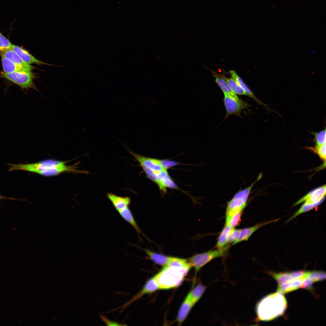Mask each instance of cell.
Segmentation results:
<instances>
[{
    "label": "cell",
    "instance_id": "obj_20",
    "mask_svg": "<svg viewBox=\"0 0 326 326\" xmlns=\"http://www.w3.org/2000/svg\"><path fill=\"white\" fill-rule=\"evenodd\" d=\"M1 56L3 72H4L10 73L21 71L30 72L26 68L15 63L8 59L2 56Z\"/></svg>",
    "mask_w": 326,
    "mask_h": 326
},
{
    "label": "cell",
    "instance_id": "obj_27",
    "mask_svg": "<svg viewBox=\"0 0 326 326\" xmlns=\"http://www.w3.org/2000/svg\"><path fill=\"white\" fill-rule=\"evenodd\" d=\"M12 43L0 32V54L11 49Z\"/></svg>",
    "mask_w": 326,
    "mask_h": 326
},
{
    "label": "cell",
    "instance_id": "obj_6",
    "mask_svg": "<svg viewBox=\"0 0 326 326\" xmlns=\"http://www.w3.org/2000/svg\"><path fill=\"white\" fill-rule=\"evenodd\" d=\"M228 247L222 249L210 250L202 253L195 254L188 259L196 273L204 265L212 260L225 256L227 254Z\"/></svg>",
    "mask_w": 326,
    "mask_h": 326
},
{
    "label": "cell",
    "instance_id": "obj_12",
    "mask_svg": "<svg viewBox=\"0 0 326 326\" xmlns=\"http://www.w3.org/2000/svg\"><path fill=\"white\" fill-rule=\"evenodd\" d=\"M155 183L158 185L160 190L164 193L166 192L167 188L179 189L178 187L166 169L156 173V178Z\"/></svg>",
    "mask_w": 326,
    "mask_h": 326
},
{
    "label": "cell",
    "instance_id": "obj_14",
    "mask_svg": "<svg viewBox=\"0 0 326 326\" xmlns=\"http://www.w3.org/2000/svg\"><path fill=\"white\" fill-rule=\"evenodd\" d=\"M107 197L118 212L129 207L131 203V199L128 196L122 197L108 193Z\"/></svg>",
    "mask_w": 326,
    "mask_h": 326
},
{
    "label": "cell",
    "instance_id": "obj_25",
    "mask_svg": "<svg viewBox=\"0 0 326 326\" xmlns=\"http://www.w3.org/2000/svg\"><path fill=\"white\" fill-rule=\"evenodd\" d=\"M222 76L235 94L239 95H244L247 96L245 91L235 79L232 77L228 78L224 76Z\"/></svg>",
    "mask_w": 326,
    "mask_h": 326
},
{
    "label": "cell",
    "instance_id": "obj_18",
    "mask_svg": "<svg viewBox=\"0 0 326 326\" xmlns=\"http://www.w3.org/2000/svg\"><path fill=\"white\" fill-rule=\"evenodd\" d=\"M15 63L27 69L29 71H32L36 69L34 66L29 65L23 61L19 56L11 49L8 50L0 54Z\"/></svg>",
    "mask_w": 326,
    "mask_h": 326
},
{
    "label": "cell",
    "instance_id": "obj_21",
    "mask_svg": "<svg viewBox=\"0 0 326 326\" xmlns=\"http://www.w3.org/2000/svg\"><path fill=\"white\" fill-rule=\"evenodd\" d=\"M207 287L200 283L193 288L187 296L194 305L200 299Z\"/></svg>",
    "mask_w": 326,
    "mask_h": 326
},
{
    "label": "cell",
    "instance_id": "obj_35",
    "mask_svg": "<svg viewBox=\"0 0 326 326\" xmlns=\"http://www.w3.org/2000/svg\"><path fill=\"white\" fill-rule=\"evenodd\" d=\"M2 196H0V198H2Z\"/></svg>",
    "mask_w": 326,
    "mask_h": 326
},
{
    "label": "cell",
    "instance_id": "obj_16",
    "mask_svg": "<svg viewBox=\"0 0 326 326\" xmlns=\"http://www.w3.org/2000/svg\"><path fill=\"white\" fill-rule=\"evenodd\" d=\"M229 73L231 75L232 78L235 80L238 84L244 90L247 96L251 98L254 100L259 104L262 105L265 108H268L267 106V105L263 103L255 95L252 91L244 83L242 79L238 75L235 70H230L229 72Z\"/></svg>",
    "mask_w": 326,
    "mask_h": 326
},
{
    "label": "cell",
    "instance_id": "obj_4",
    "mask_svg": "<svg viewBox=\"0 0 326 326\" xmlns=\"http://www.w3.org/2000/svg\"><path fill=\"white\" fill-rule=\"evenodd\" d=\"M260 174L256 180L250 185L239 190L227 203L225 221L237 213L242 212L246 207L250 195L255 184L261 178Z\"/></svg>",
    "mask_w": 326,
    "mask_h": 326
},
{
    "label": "cell",
    "instance_id": "obj_31",
    "mask_svg": "<svg viewBox=\"0 0 326 326\" xmlns=\"http://www.w3.org/2000/svg\"><path fill=\"white\" fill-rule=\"evenodd\" d=\"M315 152L320 158L323 161L326 159V144L318 145H316L315 148H311Z\"/></svg>",
    "mask_w": 326,
    "mask_h": 326
},
{
    "label": "cell",
    "instance_id": "obj_17",
    "mask_svg": "<svg viewBox=\"0 0 326 326\" xmlns=\"http://www.w3.org/2000/svg\"><path fill=\"white\" fill-rule=\"evenodd\" d=\"M142 250L145 251L150 260L155 263L163 267L168 264L172 257L155 252L148 249H142Z\"/></svg>",
    "mask_w": 326,
    "mask_h": 326
},
{
    "label": "cell",
    "instance_id": "obj_22",
    "mask_svg": "<svg viewBox=\"0 0 326 326\" xmlns=\"http://www.w3.org/2000/svg\"><path fill=\"white\" fill-rule=\"evenodd\" d=\"M118 212L124 220L133 227L138 235L140 233L143 234L137 224L132 213L129 207Z\"/></svg>",
    "mask_w": 326,
    "mask_h": 326
},
{
    "label": "cell",
    "instance_id": "obj_23",
    "mask_svg": "<svg viewBox=\"0 0 326 326\" xmlns=\"http://www.w3.org/2000/svg\"><path fill=\"white\" fill-rule=\"evenodd\" d=\"M213 76L215 78V82L222 90L224 94L236 96L237 95L232 90L222 75L212 71Z\"/></svg>",
    "mask_w": 326,
    "mask_h": 326
},
{
    "label": "cell",
    "instance_id": "obj_13",
    "mask_svg": "<svg viewBox=\"0 0 326 326\" xmlns=\"http://www.w3.org/2000/svg\"><path fill=\"white\" fill-rule=\"evenodd\" d=\"M11 49L23 61L28 64H35L39 65H44L53 66V65L48 63L37 59L30 53L28 51L21 47L12 44Z\"/></svg>",
    "mask_w": 326,
    "mask_h": 326
},
{
    "label": "cell",
    "instance_id": "obj_28",
    "mask_svg": "<svg viewBox=\"0 0 326 326\" xmlns=\"http://www.w3.org/2000/svg\"><path fill=\"white\" fill-rule=\"evenodd\" d=\"M316 145H321L326 144V133L325 129L317 133H313Z\"/></svg>",
    "mask_w": 326,
    "mask_h": 326
},
{
    "label": "cell",
    "instance_id": "obj_11",
    "mask_svg": "<svg viewBox=\"0 0 326 326\" xmlns=\"http://www.w3.org/2000/svg\"><path fill=\"white\" fill-rule=\"evenodd\" d=\"M326 186L325 185L314 189L303 196L296 202L294 206L297 205L305 201V203L315 204L322 202L325 199L326 194Z\"/></svg>",
    "mask_w": 326,
    "mask_h": 326
},
{
    "label": "cell",
    "instance_id": "obj_2",
    "mask_svg": "<svg viewBox=\"0 0 326 326\" xmlns=\"http://www.w3.org/2000/svg\"><path fill=\"white\" fill-rule=\"evenodd\" d=\"M66 161L48 159L32 163L10 164L9 171L21 170L46 177L57 175L64 172L75 174L85 173V171L78 169L77 163L68 165Z\"/></svg>",
    "mask_w": 326,
    "mask_h": 326
},
{
    "label": "cell",
    "instance_id": "obj_29",
    "mask_svg": "<svg viewBox=\"0 0 326 326\" xmlns=\"http://www.w3.org/2000/svg\"><path fill=\"white\" fill-rule=\"evenodd\" d=\"M241 213L240 212L237 213L228 220L225 221V225L229 226L232 229H234L239 224L241 219Z\"/></svg>",
    "mask_w": 326,
    "mask_h": 326
},
{
    "label": "cell",
    "instance_id": "obj_7",
    "mask_svg": "<svg viewBox=\"0 0 326 326\" xmlns=\"http://www.w3.org/2000/svg\"><path fill=\"white\" fill-rule=\"evenodd\" d=\"M311 272L302 270L292 271L289 279L283 284L278 286L277 291L284 294L302 288Z\"/></svg>",
    "mask_w": 326,
    "mask_h": 326
},
{
    "label": "cell",
    "instance_id": "obj_26",
    "mask_svg": "<svg viewBox=\"0 0 326 326\" xmlns=\"http://www.w3.org/2000/svg\"><path fill=\"white\" fill-rule=\"evenodd\" d=\"M322 202H321L315 204H310L305 203L300 208L286 221L287 223L299 215L303 213L308 212L320 205Z\"/></svg>",
    "mask_w": 326,
    "mask_h": 326
},
{
    "label": "cell",
    "instance_id": "obj_9",
    "mask_svg": "<svg viewBox=\"0 0 326 326\" xmlns=\"http://www.w3.org/2000/svg\"><path fill=\"white\" fill-rule=\"evenodd\" d=\"M159 289L158 285L154 276L146 282L139 292L134 295L127 302L117 308H121V312L132 303L141 298L145 295L152 293Z\"/></svg>",
    "mask_w": 326,
    "mask_h": 326
},
{
    "label": "cell",
    "instance_id": "obj_34",
    "mask_svg": "<svg viewBox=\"0 0 326 326\" xmlns=\"http://www.w3.org/2000/svg\"><path fill=\"white\" fill-rule=\"evenodd\" d=\"M101 319L102 320V321H103L105 323V324H106L107 325H108V326H110V325H111V326L112 325L120 326V325H123L121 324H120L119 323H118V322H117L111 321L109 319H108V318H107L105 316H104V315H101Z\"/></svg>",
    "mask_w": 326,
    "mask_h": 326
},
{
    "label": "cell",
    "instance_id": "obj_10",
    "mask_svg": "<svg viewBox=\"0 0 326 326\" xmlns=\"http://www.w3.org/2000/svg\"><path fill=\"white\" fill-rule=\"evenodd\" d=\"M127 149L141 166L145 167L156 173L165 169L161 164V160L142 156L135 153L129 149Z\"/></svg>",
    "mask_w": 326,
    "mask_h": 326
},
{
    "label": "cell",
    "instance_id": "obj_3",
    "mask_svg": "<svg viewBox=\"0 0 326 326\" xmlns=\"http://www.w3.org/2000/svg\"><path fill=\"white\" fill-rule=\"evenodd\" d=\"M287 305V301L282 293L277 292L262 298L255 306L256 320L269 321L282 315Z\"/></svg>",
    "mask_w": 326,
    "mask_h": 326
},
{
    "label": "cell",
    "instance_id": "obj_5",
    "mask_svg": "<svg viewBox=\"0 0 326 326\" xmlns=\"http://www.w3.org/2000/svg\"><path fill=\"white\" fill-rule=\"evenodd\" d=\"M34 75L32 72L18 71L10 73L2 72L0 78L5 79L19 86L23 91L32 88L40 93L34 81Z\"/></svg>",
    "mask_w": 326,
    "mask_h": 326
},
{
    "label": "cell",
    "instance_id": "obj_1",
    "mask_svg": "<svg viewBox=\"0 0 326 326\" xmlns=\"http://www.w3.org/2000/svg\"><path fill=\"white\" fill-rule=\"evenodd\" d=\"M191 267L188 260L172 257L168 264L154 276L159 289H168L178 286Z\"/></svg>",
    "mask_w": 326,
    "mask_h": 326
},
{
    "label": "cell",
    "instance_id": "obj_8",
    "mask_svg": "<svg viewBox=\"0 0 326 326\" xmlns=\"http://www.w3.org/2000/svg\"><path fill=\"white\" fill-rule=\"evenodd\" d=\"M223 102L226 110V114L223 120L232 115L241 117V113L244 109L248 110L251 105L242 100L237 95L234 96L224 94Z\"/></svg>",
    "mask_w": 326,
    "mask_h": 326
},
{
    "label": "cell",
    "instance_id": "obj_30",
    "mask_svg": "<svg viewBox=\"0 0 326 326\" xmlns=\"http://www.w3.org/2000/svg\"><path fill=\"white\" fill-rule=\"evenodd\" d=\"M326 273L323 271H311L309 278L313 283L323 280L325 279Z\"/></svg>",
    "mask_w": 326,
    "mask_h": 326
},
{
    "label": "cell",
    "instance_id": "obj_15",
    "mask_svg": "<svg viewBox=\"0 0 326 326\" xmlns=\"http://www.w3.org/2000/svg\"><path fill=\"white\" fill-rule=\"evenodd\" d=\"M280 219L259 223L253 226L241 229L239 236L233 245L244 241H247L253 234L262 227L278 221Z\"/></svg>",
    "mask_w": 326,
    "mask_h": 326
},
{
    "label": "cell",
    "instance_id": "obj_33",
    "mask_svg": "<svg viewBox=\"0 0 326 326\" xmlns=\"http://www.w3.org/2000/svg\"><path fill=\"white\" fill-rule=\"evenodd\" d=\"M161 162L163 168L166 169L170 168L179 164L178 162L168 159L161 160Z\"/></svg>",
    "mask_w": 326,
    "mask_h": 326
},
{
    "label": "cell",
    "instance_id": "obj_19",
    "mask_svg": "<svg viewBox=\"0 0 326 326\" xmlns=\"http://www.w3.org/2000/svg\"><path fill=\"white\" fill-rule=\"evenodd\" d=\"M194 305L187 296L182 303L178 313L177 321L179 324H181L185 320Z\"/></svg>",
    "mask_w": 326,
    "mask_h": 326
},
{
    "label": "cell",
    "instance_id": "obj_32",
    "mask_svg": "<svg viewBox=\"0 0 326 326\" xmlns=\"http://www.w3.org/2000/svg\"><path fill=\"white\" fill-rule=\"evenodd\" d=\"M241 230V229H232L229 236L228 243L233 245L238 238Z\"/></svg>",
    "mask_w": 326,
    "mask_h": 326
},
{
    "label": "cell",
    "instance_id": "obj_24",
    "mask_svg": "<svg viewBox=\"0 0 326 326\" xmlns=\"http://www.w3.org/2000/svg\"><path fill=\"white\" fill-rule=\"evenodd\" d=\"M232 229H233L229 226L225 225L217 239L216 247L218 249H222L225 247L226 245L228 243L229 234Z\"/></svg>",
    "mask_w": 326,
    "mask_h": 326
}]
</instances>
